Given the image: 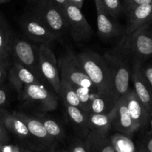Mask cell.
Instances as JSON below:
<instances>
[{
  "mask_svg": "<svg viewBox=\"0 0 152 152\" xmlns=\"http://www.w3.org/2000/svg\"><path fill=\"white\" fill-rule=\"evenodd\" d=\"M75 56L85 74L96 86L98 93L113 94L110 69L104 56L92 50L75 53Z\"/></svg>",
  "mask_w": 152,
  "mask_h": 152,
  "instance_id": "1",
  "label": "cell"
},
{
  "mask_svg": "<svg viewBox=\"0 0 152 152\" xmlns=\"http://www.w3.org/2000/svg\"><path fill=\"white\" fill-rule=\"evenodd\" d=\"M103 56L105 58L110 69L112 90L119 99L130 89L132 68H130L127 55L120 45L113 50L106 52Z\"/></svg>",
  "mask_w": 152,
  "mask_h": 152,
  "instance_id": "2",
  "label": "cell"
},
{
  "mask_svg": "<svg viewBox=\"0 0 152 152\" xmlns=\"http://www.w3.org/2000/svg\"><path fill=\"white\" fill-rule=\"evenodd\" d=\"M119 45L125 54L132 56L134 60L142 62L150 59L152 57V29L150 23L125 35Z\"/></svg>",
  "mask_w": 152,
  "mask_h": 152,
  "instance_id": "3",
  "label": "cell"
},
{
  "mask_svg": "<svg viewBox=\"0 0 152 152\" xmlns=\"http://www.w3.org/2000/svg\"><path fill=\"white\" fill-rule=\"evenodd\" d=\"M33 11L44 22L57 39L69 30L65 13L51 0H37Z\"/></svg>",
  "mask_w": 152,
  "mask_h": 152,
  "instance_id": "4",
  "label": "cell"
},
{
  "mask_svg": "<svg viewBox=\"0 0 152 152\" xmlns=\"http://www.w3.org/2000/svg\"><path fill=\"white\" fill-rule=\"evenodd\" d=\"M61 79L66 80L72 85L85 88L93 92H98L96 86L87 77L79 64L75 53L72 51L61 56L58 60Z\"/></svg>",
  "mask_w": 152,
  "mask_h": 152,
  "instance_id": "5",
  "label": "cell"
},
{
  "mask_svg": "<svg viewBox=\"0 0 152 152\" xmlns=\"http://www.w3.org/2000/svg\"><path fill=\"white\" fill-rule=\"evenodd\" d=\"M57 95L46 88L43 83H34L25 86L19 96L27 104L32 105L43 112H49L58 107Z\"/></svg>",
  "mask_w": 152,
  "mask_h": 152,
  "instance_id": "6",
  "label": "cell"
},
{
  "mask_svg": "<svg viewBox=\"0 0 152 152\" xmlns=\"http://www.w3.org/2000/svg\"><path fill=\"white\" fill-rule=\"evenodd\" d=\"M38 47L31 44L28 40L13 37L11 56L31 71L43 83L46 82L42 76L39 67Z\"/></svg>",
  "mask_w": 152,
  "mask_h": 152,
  "instance_id": "7",
  "label": "cell"
},
{
  "mask_svg": "<svg viewBox=\"0 0 152 152\" xmlns=\"http://www.w3.org/2000/svg\"><path fill=\"white\" fill-rule=\"evenodd\" d=\"M20 25L24 35L31 42L49 45L57 39L34 11L25 13L22 16Z\"/></svg>",
  "mask_w": 152,
  "mask_h": 152,
  "instance_id": "8",
  "label": "cell"
},
{
  "mask_svg": "<svg viewBox=\"0 0 152 152\" xmlns=\"http://www.w3.org/2000/svg\"><path fill=\"white\" fill-rule=\"evenodd\" d=\"M38 48L40 73L52 91L58 94L61 85V76L56 56L47 45L40 44Z\"/></svg>",
  "mask_w": 152,
  "mask_h": 152,
  "instance_id": "9",
  "label": "cell"
},
{
  "mask_svg": "<svg viewBox=\"0 0 152 152\" xmlns=\"http://www.w3.org/2000/svg\"><path fill=\"white\" fill-rule=\"evenodd\" d=\"M72 37L76 42L87 41L92 34V29L81 11V8L69 2L64 10Z\"/></svg>",
  "mask_w": 152,
  "mask_h": 152,
  "instance_id": "10",
  "label": "cell"
},
{
  "mask_svg": "<svg viewBox=\"0 0 152 152\" xmlns=\"http://www.w3.org/2000/svg\"><path fill=\"white\" fill-rule=\"evenodd\" d=\"M112 129L131 137L138 132L128 111L125 95H123L118 99L113 108Z\"/></svg>",
  "mask_w": 152,
  "mask_h": 152,
  "instance_id": "11",
  "label": "cell"
},
{
  "mask_svg": "<svg viewBox=\"0 0 152 152\" xmlns=\"http://www.w3.org/2000/svg\"><path fill=\"white\" fill-rule=\"evenodd\" d=\"M97 15V30L98 35L104 39L113 38L119 35L121 28L115 21L101 0H93Z\"/></svg>",
  "mask_w": 152,
  "mask_h": 152,
  "instance_id": "12",
  "label": "cell"
},
{
  "mask_svg": "<svg viewBox=\"0 0 152 152\" xmlns=\"http://www.w3.org/2000/svg\"><path fill=\"white\" fill-rule=\"evenodd\" d=\"M142 62L134 60L131 70V81L134 85V90L137 96L151 116L152 115V90L146 82L141 71Z\"/></svg>",
  "mask_w": 152,
  "mask_h": 152,
  "instance_id": "13",
  "label": "cell"
},
{
  "mask_svg": "<svg viewBox=\"0 0 152 152\" xmlns=\"http://www.w3.org/2000/svg\"><path fill=\"white\" fill-rule=\"evenodd\" d=\"M128 18L125 35L130 34L144 25L151 22L152 3L137 6H124Z\"/></svg>",
  "mask_w": 152,
  "mask_h": 152,
  "instance_id": "14",
  "label": "cell"
},
{
  "mask_svg": "<svg viewBox=\"0 0 152 152\" xmlns=\"http://www.w3.org/2000/svg\"><path fill=\"white\" fill-rule=\"evenodd\" d=\"M25 121L33 140L44 149H52L55 141L48 134L42 122L36 116H31L22 112H18ZM52 151V150H51Z\"/></svg>",
  "mask_w": 152,
  "mask_h": 152,
  "instance_id": "15",
  "label": "cell"
},
{
  "mask_svg": "<svg viewBox=\"0 0 152 152\" xmlns=\"http://www.w3.org/2000/svg\"><path fill=\"white\" fill-rule=\"evenodd\" d=\"M7 78L19 95L27 85L43 83L30 70L16 60H13L9 69Z\"/></svg>",
  "mask_w": 152,
  "mask_h": 152,
  "instance_id": "16",
  "label": "cell"
},
{
  "mask_svg": "<svg viewBox=\"0 0 152 152\" xmlns=\"http://www.w3.org/2000/svg\"><path fill=\"white\" fill-rule=\"evenodd\" d=\"M125 95L131 119L137 130H140L147 126L151 116L146 111L134 88H130Z\"/></svg>",
  "mask_w": 152,
  "mask_h": 152,
  "instance_id": "17",
  "label": "cell"
},
{
  "mask_svg": "<svg viewBox=\"0 0 152 152\" xmlns=\"http://www.w3.org/2000/svg\"><path fill=\"white\" fill-rule=\"evenodd\" d=\"M3 124L8 132L14 134L21 140L25 142V143H28V145L31 144L32 137L25 121L21 118L17 111L8 113L3 121Z\"/></svg>",
  "mask_w": 152,
  "mask_h": 152,
  "instance_id": "18",
  "label": "cell"
},
{
  "mask_svg": "<svg viewBox=\"0 0 152 152\" xmlns=\"http://www.w3.org/2000/svg\"><path fill=\"white\" fill-rule=\"evenodd\" d=\"M113 118V110L108 114H95L89 113L88 126L89 132L101 137L109 136L112 130Z\"/></svg>",
  "mask_w": 152,
  "mask_h": 152,
  "instance_id": "19",
  "label": "cell"
},
{
  "mask_svg": "<svg viewBox=\"0 0 152 152\" xmlns=\"http://www.w3.org/2000/svg\"><path fill=\"white\" fill-rule=\"evenodd\" d=\"M67 115L72 124L81 134L82 139H86L89 132L88 126L89 113L77 107L63 104Z\"/></svg>",
  "mask_w": 152,
  "mask_h": 152,
  "instance_id": "20",
  "label": "cell"
},
{
  "mask_svg": "<svg viewBox=\"0 0 152 152\" xmlns=\"http://www.w3.org/2000/svg\"><path fill=\"white\" fill-rule=\"evenodd\" d=\"M12 31L7 20L0 13V60L8 62L12 53L13 40Z\"/></svg>",
  "mask_w": 152,
  "mask_h": 152,
  "instance_id": "21",
  "label": "cell"
},
{
  "mask_svg": "<svg viewBox=\"0 0 152 152\" xmlns=\"http://www.w3.org/2000/svg\"><path fill=\"white\" fill-rule=\"evenodd\" d=\"M118 99L113 93H97L89 105L88 113L108 114L114 108Z\"/></svg>",
  "mask_w": 152,
  "mask_h": 152,
  "instance_id": "22",
  "label": "cell"
},
{
  "mask_svg": "<svg viewBox=\"0 0 152 152\" xmlns=\"http://www.w3.org/2000/svg\"><path fill=\"white\" fill-rule=\"evenodd\" d=\"M58 95L62 99L63 104L77 107L84 111L74 86L63 79H61V85Z\"/></svg>",
  "mask_w": 152,
  "mask_h": 152,
  "instance_id": "23",
  "label": "cell"
},
{
  "mask_svg": "<svg viewBox=\"0 0 152 152\" xmlns=\"http://www.w3.org/2000/svg\"><path fill=\"white\" fill-rule=\"evenodd\" d=\"M84 140L89 152H116L109 136L101 137L89 132Z\"/></svg>",
  "mask_w": 152,
  "mask_h": 152,
  "instance_id": "24",
  "label": "cell"
},
{
  "mask_svg": "<svg viewBox=\"0 0 152 152\" xmlns=\"http://www.w3.org/2000/svg\"><path fill=\"white\" fill-rule=\"evenodd\" d=\"M109 137L116 152H139L131 137L116 132Z\"/></svg>",
  "mask_w": 152,
  "mask_h": 152,
  "instance_id": "25",
  "label": "cell"
},
{
  "mask_svg": "<svg viewBox=\"0 0 152 152\" xmlns=\"http://www.w3.org/2000/svg\"><path fill=\"white\" fill-rule=\"evenodd\" d=\"M36 117L42 122L45 129L47 131L48 134L50 135L51 137L55 142L61 140H62L65 137L64 129L60 125V123L55 121V120L47 117L46 114H43V113L37 114Z\"/></svg>",
  "mask_w": 152,
  "mask_h": 152,
  "instance_id": "26",
  "label": "cell"
},
{
  "mask_svg": "<svg viewBox=\"0 0 152 152\" xmlns=\"http://www.w3.org/2000/svg\"><path fill=\"white\" fill-rule=\"evenodd\" d=\"M105 7L113 18L117 19L123 12H125L124 5L121 0H101Z\"/></svg>",
  "mask_w": 152,
  "mask_h": 152,
  "instance_id": "27",
  "label": "cell"
},
{
  "mask_svg": "<svg viewBox=\"0 0 152 152\" xmlns=\"http://www.w3.org/2000/svg\"><path fill=\"white\" fill-rule=\"evenodd\" d=\"M69 152H89L87 145L84 139H76L73 140L72 142L69 145Z\"/></svg>",
  "mask_w": 152,
  "mask_h": 152,
  "instance_id": "28",
  "label": "cell"
},
{
  "mask_svg": "<svg viewBox=\"0 0 152 152\" xmlns=\"http://www.w3.org/2000/svg\"><path fill=\"white\" fill-rule=\"evenodd\" d=\"M141 71L146 82L152 90V64H141Z\"/></svg>",
  "mask_w": 152,
  "mask_h": 152,
  "instance_id": "29",
  "label": "cell"
},
{
  "mask_svg": "<svg viewBox=\"0 0 152 152\" xmlns=\"http://www.w3.org/2000/svg\"><path fill=\"white\" fill-rule=\"evenodd\" d=\"M8 62L0 60V86L5 81L8 75Z\"/></svg>",
  "mask_w": 152,
  "mask_h": 152,
  "instance_id": "30",
  "label": "cell"
},
{
  "mask_svg": "<svg viewBox=\"0 0 152 152\" xmlns=\"http://www.w3.org/2000/svg\"><path fill=\"white\" fill-rule=\"evenodd\" d=\"M25 148L18 145L4 143L1 148V152H24Z\"/></svg>",
  "mask_w": 152,
  "mask_h": 152,
  "instance_id": "31",
  "label": "cell"
},
{
  "mask_svg": "<svg viewBox=\"0 0 152 152\" xmlns=\"http://www.w3.org/2000/svg\"><path fill=\"white\" fill-rule=\"evenodd\" d=\"M139 152H152V136L144 140L141 146L139 148Z\"/></svg>",
  "mask_w": 152,
  "mask_h": 152,
  "instance_id": "32",
  "label": "cell"
},
{
  "mask_svg": "<svg viewBox=\"0 0 152 152\" xmlns=\"http://www.w3.org/2000/svg\"><path fill=\"white\" fill-rule=\"evenodd\" d=\"M122 1L124 2V6H137L152 3V0H122Z\"/></svg>",
  "mask_w": 152,
  "mask_h": 152,
  "instance_id": "33",
  "label": "cell"
},
{
  "mask_svg": "<svg viewBox=\"0 0 152 152\" xmlns=\"http://www.w3.org/2000/svg\"><path fill=\"white\" fill-rule=\"evenodd\" d=\"M9 140L10 137L8 135V131L6 129L2 123H0V141L4 143H7Z\"/></svg>",
  "mask_w": 152,
  "mask_h": 152,
  "instance_id": "34",
  "label": "cell"
},
{
  "mask_svg": "<svg viewBox=\"0 0 152 152\" xmlns=\"http://www.w3.org/2000/svg\"><path fill=\"white\" fill-rule=\"evenodd\" d=\"M7 102V93L5 89L0 88V106L6 104Z\"/></svg>",
  "mask_w": 152,
  "mask_h": 152,
  "instance_id": "35",
  "label": "cell"
},
{
  "mask_svg": "<svg viewBox=\"0 0 152 152\" xmlns=\"http://www.w3.org/2000/svg\"><path fill=\"white\" fill-rule=\"evenodd\" d=\"M53 3H55L61 10L64 12L66 5L68 3V0H51Z\"/></svg>",
  "mask_w": 152,
  "mask_h": 152,
  "instance_id": "36",
  "label": "cell"
},
{
  "mask_svg": "<svg viewBox=\"0 0 152 152\" xmlns=\"http://www.w3.org/2000/svg\"><path fill=\"white\" fill-rule=\"evenodd\" d=\"M8 113L9 112H7L6 110L3 109V108H1V106H0V123H3L4 118H5L6 116L8 114Z\"/></svg>",
  "mask_w": 152,
  "mask_h": 152,
  "instance_id": "37",
  "label": "cell"
},
{
  "mask_svg": "<svg viewBox=\"0 0 152 152\" xmlns=\"http://www.w3.org/2000/svg\"><path fill=\"white\" fill-rule=\"evenodd\" d=\"M69 2L72 3V4H75V5L77 6L78 7L81 8L82 6H83V0H68Z\"/></svg>",
  "mask_w": 152,
  "mask_h": 152,
  "instance_id": "38",
  "label": "cell"
},
{
  "mask_svg": "<svg viewBox=\"0 0 152 152\" xmlns=\"http://www.w3.org/2000/svg\"><path fill=\"white\" fill-rule=\"evenodd\" d=\"M10 0H0V4H4V3L9 2Z\"/></svg>",
  "mask_w": 152,
  "mask_h": 152,
  "instance_id": "39",
  "label": "cell"
},
{
  "mask_svg": "<svg viewBox=\"0 0 152 152\" xmlns=\"http://www.w3.org/2000/svg\"><path fill=\"white\" fill-rule=\"evenodd\" d=\"M28 3H31V4H34V3L37 1V0H26Z\"/></svg>",
  "mask_w": 152,
  "mask_h": 152,
  "instance_id": "40",
  "label": "cell"
},
{
  "mask_svg": "<svg viewBox=\"0 0 152 152\" xmlns=\"http://www.w3.org/2000/svg\"><path fill=\"white\" fill-rule=\"evenodd\" d=\"M55 152H69V150H66V149H61V150H59V151H56Z\"/></svg>",
  "mask_w": 152,
  "mask_h": 152,
  "instance_id": "41",
  "label": "cell"
},
{
  "mask_svg": "<svg viewBox=\"0 0 152 152\" xmlns=\"http://www.w3.org/2000/svg\"><path fill=\"white\" fill-rule=\"evenodd\" d=\"M24 152H35V151H32V150L28 149V148H25V151H24Z\"/></svg>",
  "mask_w": 152,
  "mask_h": 152,
  "instance_id": "42",
  "label": "cell"
},
{
  "mask_svg": "<svg viewBox=\"0 0 152 152\" xmlns=\"http://www.w3.org/2000/svg\"><path fill=\"white\" fill-rule=\"evenodd\" d=\"M4 142H1V141H0V152H1V148H2V146H3V145H4Z\"/></svg>",
  "mask_w": 152,
  "mask_h": 152,
  "instance_id": "43",
  "label": "cell"
},
{
  "mask_svg": "<svg viewBox=\"0 0 152 152\" xmlns=\"http://www.w3.org/2000/svg\"><path fill=\"white\" fill-rule=\"evenodd\" d=\"M151 22H152V16H151Z\"/></svg>",
  "mask_w": 152,
  "mask_h": 152,
  "instance_id": "44",
  "label": "cell"
}]
</instances>
